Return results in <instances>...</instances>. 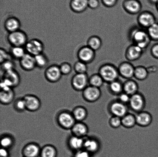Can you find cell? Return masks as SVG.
Here are the masks:
<instances>
[{"label":"cell","instance_id":"cell-34","mask_svg":"<svg viewBox=\"0 0 158 157\" xmlns=\"http://www.w3.org/2000/svg\"><path fill=\"white\" fill-rule=\"evenodd\" d=\"M122 124L128 128L134 127L136 123V117L131 114H127L122 118Z\"/></svg>","mask_w":158,"mask_h":157},{"label":"cell","instance_id":"cell-35","mask_svg":"<svg viewBox=\"0 0 158 157\" xmlns=\"http://www.w3.org/2000/svg\"><path fill=\"white\" fill-rule=\"evenodd\" d=\"M104 82V81L99 74H94L91 75L89 78L90 85L98 88L103 85Z\"/></svg>","mask_w":158,"mask_h":157},{"label":"cell","instance_id":"cell-43","mask_svg":"<svg viewBox=\"0 0 158 157\" xmlns=\"http://www.w3.org/2000/svg\"><path fill=\"white\" fill-rule=\"evenodd\" d=\"M110 124L111 127L117 128L122 124V118L119 117L114 116L110 120Z\"/></svg>","mask_w":158,"mask_h":157},{"label":"cell","instance_id":"cell-4","mask_svg":"<svg viewBox=\"0 0 158 157\" xmlns=\"http://www.w3.org/2000/svg\"><path fill=\"white\" fill-rule=\"evenodd\" d=\"M26 53L34 56L43 53L44 45L43 43L37 38L29 40L24 46Z\"/></svg>","mask_w":158,"mask_h":157},{"label":"cell","instance_id":"cell-5","mask_svg":"<svg viewBox=\"0 0 158 157\" xmlns=\"http://www.w3.org/2000/svg\"><path fill=\"white\" fill-rule=\"evenodd\" d=\"M137 20L140 27L147 30L157 22L154 14L148 11H144L140 12L137 17Z\"/></svg>","mask_w":158,"mask_h":157},{"label":"cell","instance_id":"cell-47","mask_svg":"<svg viewBox=\"0 0 158 157\" xmlns=\"http://www.w3.org/2000/svg\"><path fill=\"white\" fill-rule=\"evenodd\" d=\"M130 98L131 96L125 93L121 94L119 98L120 102L124 104L129 102Z\"/></svg>","mask_w":158,"mask_h":157},{"label":"cell","instance_id":"cell-33","mask_svg":"<svg viewBox=\"0 0 158 157\" xmlns=\"http://www.w3.org/2000/svg\"><path fill=\"white\" fill-rule=\"evenodd\" d=\"M26 53L24 47H12L10 50V53L12 57L16 59H21Z\"/></svg>","mask_w":158,"mask_h":157},{"label":"cell","instance_id":"cell-51","mask_svg":"<svg viewBox=\"0 0 158 157\" xmlns=\"http://www.w3.org/2000/svg\"><path fill=\"white\" fill-rule=\"evenodd\" d=\"M148 2L151 4L156 5L158 2V0H148Z\"/></svg>","mask_w":158,"mask_h":157},{"label":"cell","instance_id":"cell-44","mask_svg":"<svg viewBox=\"0 0 158 157\" xmlns=\"http://www.w3.org/2000/svg\"><path fill=\"white\" fill-rule=\"evenodd\" d=\"M12 57L10 53L8 52L7 51L4 49L1 48L0 49V62L1 64L6 61L11 60L10 58Z\"/></svg>","mask_w":158,"mask_h":157},{"label":"cell","instance_id":"cell-42","mask_svg":"<svg viewBox=\"0 0 158 157\" xmlns=\"http://www.w3.org/2000/svg\"><path fill=\"white\" fill-rule=\"evenodd\" d=\"M1 69L2 70L5 72L14 70L15 69V64L11 60H8L1 63Z\"/></svg>","mask_w":158,"mask_h":157},{"label":"cell","instance_id":"cell-19","mask_svg":"<svg viewBox=\"0 0 158 157\" xmlns=\"http://www.w3.org/2000/svg\"><path fill=\"white\" fill-rule=\"evenodd\" d=\"M41 151V149L38 144L31 143L25 146L23 153L25 157H37L40 154Z\"/></svg>","mask_w":158,"mask_h":157},{"label":"cell","instance_id":"cell-18","mask_svg":"<svg viewBox=\"0 0 158 157\" xmlns=\"http://www.w3.org/2000/svg\"><path fill=\"white\" fill-rule=\"evenodd\" d=\"M111 113L114 116L122 118L127 114V108L125 105L120 101H115L111 104L110 107Z\"/></svg>","mask_w":158,"mask_h":157},{"label":"cell","instance_id":"cell-24","mask_svg":"<svg viewBox=\"0 0 158 157\" xmlns=\"http://www.w3.org/2000/svg\"><path fill=\"white\" fill-rule=\"evenodd\" d=\"M135 117L136 123L142 127L149 125L152 121V117L150 114L147 112H141Z\"/></svg>","mask_w":158,"mask_h":157},{"label":"cell","instance_id":"cell-22","mask_svg":"<svg viewBox=\"0 0 158 157\" xmlns=\"http://www.w3.org/2000/svg\"><path fill=\"white\" fill-rule=\"evenodd\" d=\"M71 131L73 136L84 138L88 133V128L86 124L82 122H76Z\"/></svg>","mask_w":158,"mask_h":157},{"label":"cell","instance_id":"cell-13","mask_svg":"<svg viewBox=\"0 0 158 157\" xmlns=\"http://www.w3.org/2000/svg\"><path fill=\"white\" fill-rule=\"evenodd\" d=\"M25 102L26 110L31 112H36L41 107L39 98L34 95H27L23 98Z\"/></svg>","mask_w":158,"mask_h":157},{"label":"cell","instance_id":"cell-30","mask_svg":"<svg viewBox=\"0 0 158 157\" xmlns=\"http://www.w3.org/2000/svg\"><path fill=\"white\" fill-rule=\"evenodd\" d=\"M148 75V71L142 66H139L135 69L134 77L139 80L146 79Z\"/></svg>","mask_w":158,"mask_h":157},{"label":"cell","instance_id":"cell-7","mask_svg":"<svg viewBox=\"0 0 158 157\" xmlns=\"http://www.w3.org/2000/svg\"><path fill=\"white\" fill-rule=\"evenodd\" d=\"M57 121L60 127L65 130H71L76 122L72 113L67 112H61L58 115Z\"/></svg>","mask_w":158,"mask_h":157},{"label":"cell","instance_id":"cell-6","mask_svg":"<svg viewBox=\"0 0 158 157\" xmlns=\"http://www.w3.org/2000/svg\"><path fill=\"white\" fill-rule=\"evenodd\" d=\"M89 78L87 73H76L72 77L71 84L74 90L83 91L88 87Z\"/></svg>","mask_w":158,"mask_h":157},{"label":"cell","instance_id":"cell-41","mask_svg":"<svg viewBox=\"0 0 158 157\" xmlns=\"http://www.w3.org/2000/svg\"><path fill=\"white\" fill-rule=\"evenodd\" d=\"M59 67L60 71L63 75H68L72 72V66L69 62H64L61 63Z\"/></svg>","mask_w":158,"mask_h":157},{"label":"cell","instance_id":"cell-52","mask_svg":"<svg viewBox=\"0 0 158 157\" xmlns=\"http://www.w3.org/2000/svg\"><path fill=\"white\" fill-rule=\"evenodd\" d=\"M156 9H157V11L158 12V2L157 3V4L156 5Z\"/></svg>","mask_w":158,"mask_h":157},{"label":"cell","instance_id":"cell-49","mask_svg":"<svg viewBox=\"0 0 158 157\" xmlns=\"http://www.w3.org/2000/svg\"><path fill=\"white\" fill-rule=\"evenodd\" d=\"M90 153L86 150H80L77 151L75 157H91Z\"/></svg>","mask_w":158,"mask_h":157},{"label":"cell","instance_id":"cell-16","mask_svg":"<svg viewBox=\"0 0 158 157\" xmlns=\"http://www.w3.org/2000/svg\"><path fill=\"white\" fill-rule=\"evenodd\" d=\"M129 103L131 108L135 111H140L145 106V100L143 97L137 93L131 96Z\"/></svg>","mask_w":158,"mask_h":157},{"label":"cell","instance_id":"cell-21","mask_svg":"<svg viewBox=\"0 0 158 157\" xmlns=\"http://www.w3.org/2000/svg\"><path fill=\"white\" fill-rule=\"evenodd\" d=\"M2 79L10 83L13 88L17 87L20 82V75L15 69L4 72Z\"/></svg>","mask_w":158,"mask_h":157},{"label":"cell","instance_id":"cell-36","mask_svg":"<svg viewBox=\"0 0 158 157\" xmlns=\"http://www.w3.org/2000/svg\"><path fill=\"white\" fill-rule=\"evenodd\" d=\"M147 30L152 41H158V22L155 23Z\"/></svg>","mask_w":158,"mask_h":157},{"label":"cell","instance_id":"cell-45","mask_svg":"<svg viewBox=\"0 0 158 157\" xmlns=\"http://www.w3.org/2000/svg\"><path fill=\"white\" fill-rule=\"evenodd\" d=\"M103 5L108 8L114 7L117 4L118 0H101Z\"/></svg>","mask_w":158,"mask_h":157},{"label":"cell","instance_id":"cell-50","mask_svg":"<svg viewBox=\"0 0 158 157\" xmlns=\"http://www.w3.org/2000/svg\"><path fill=\"white\" fill-rule=\"evenodd\" d=\"M0 156H1V157H8L9 153L7 149L1 147V150H0Z\"/></svg>","mask_w":158,"mask_h":157},{"label":"cell","instance_id":"cell-28","mask_svg":"<svg viewBox=\"0 0 158 157\" xmlns=\"http://www.w3.org/2000/svg\"><path fill=\"white\" fill-rule=\"evenodd\" d=\"M72 114L76 121L82 122V121L86 119L88 113L87 111L84 107L79 106L73 109Z\"/></svg>","mask_w":158,"mask_h":157},{"label":"cell","instance_id":"cell-15","mask_svg":"<svg viewBox=\"0 0 158 157\" xmlns=\"http://www.w3.org/2000/svg\"><path fill=\"white\" fill-rule=\"evenodd\" d=\"M20 65L26 71H31L36 67L35 56L26 53L19 60Z\"/></svg>","mask_w":158,"mask_h":157},{"label":"cell","instance_id":"cell-9","mask_svg":"<svg viewBox=\"0 0 158 157\" xmlns=\"http://www.w3.org/2000/svg\"><path fill=\"white\" fill-rule=\"evenodd\" d=\"M95 55V51L87 45L81 47L77 54L79 61L87 64L94 61Z\"/></svg>","mask_w":158,"mask_h":157},{"label":"cell","instance_id":"cell-37","mask_svg":"<svg viewBox=\"0 0 158 157\" xmlns=\"http://www.w3.org/2000/svg\"><path fill=\"white\" fill-rule=\"evenodd\" d=\"M73 69L76 73H86L88 70L87 64L79 60L74 64Z\"/></svg>","mask_w":158,"mask_h":157},{"label":"cell","instance_id":"cell-12","mask_svg":"<svg viewBox=\"0 0 158 157\" xmlns=\"http://www.w3.org/2000/svg\"><path fill=\"white\" fill-rule=\"evenodd\" d=\"M135 67L129 61H125L119 65L118 70L119 75L128 80L134 77Z\"/></svg>","mask_w":158,"mask_h":157},{"label":"cell","instance_id":"cell-46","mask_svg":"<svg viewBox=\"0 0 158 157\" xmlns=\"http://www.w3.org/2000/svg\"><path fill=\"white\" fill-rule=\"evenodd\" d=\"M88 7L92 9H96L100 6L99 0H88Z\"/></svg>","mask_w":158,"mask_h":157},{"label":"cell","instance_id":"cell-48","mask_svg":"<svg viewBox=\"0 0 158 157\" xmlns=\"http://www.w3.org/2000/svg\"><path fill=\"white\" fill-rule=\"evenodd\" d=\"M151 53L153 57L158 60V43L152 46L151 49Z\"/></svg>","mask_w":158,"mask_h":157},{"label":"cell","instance_id":"cell-53","mask_svg":"<svg viewBox=\"0 0 158 157\" xmlns=\"http://www.w3.org/2000/svg\"></svg>","mask_w":158,"mask_h":157},{"label":"cell","instance_id":"cell-39","mask_svg":"<svg viewBox=\"0 0 158 157\" xmlns=\"http://www.w3.org/2000/svg\"><path fill=\"white\" fill-rule=\"evenodd\" d=\"M13 139L10 136H4L1 138V144L2 147L6 149L10 148L13 145Z\"/></svg>","mask_w":158,"mask_h":157},{"label":"cell","instance_id":"cell-40","mask_svg":"<svg viewBox=\"0 0 158 157\" xmlns=\"http://www.w3.org/2000/svg\"><path fill=\"white\" fill-rule=\"evenodd\" d=\"M14 108L18 112H23L26 110L25 102L23 98H19L17 99L14 103Z\"/></svg>","mask_w":158,"mask_h":157},{"label":"cell","instance_id":"cell-17","mask_svg":"<svg viewBox=\"0 0 158 157\" xmlns=\"http://www.w3.org/2000/svg\"><path fill=\"white\" fill-rule=\"evenodd\" d=\"M4 27L9 33L20 30L21 23L19 20L15 17H10L5 20Z\"/></svg>","mask_w":158,"mask_h":157},{"label":"cell","instance_id":"cell-14","mask_svg":"<svg viewBox=\"0 0 158 157\" xmlns=\"http://www.w3.org/2000/svg\"><path fill=\"white\" fill-rule=\"evenodd\" d=\"M101 91L98 88L89 85L83 91V96L86 101L94 102L100 97Z\"/></svg>","mask_w":158,"mask_h":157},{"label":"cell","instance_id":"cell-2","mask_svg":"<svg viewBox=\"0 0 158 157\" xmlns=\"http://www.w3.org/2000/svg\"><path fill=\"white\" fill-rule=\"evenodd\" d=\"M98 74L104 81L109 83L117 80L119 76L118 68L110 64L102 65L99 69Z\"/></svg>","mask_w":158,"mask_h":157},{"label":"cell","instance_id":"cell-27","mask_svg":"<svg viewBox=\"0 0 158 157\" xmlns=\"http://www.w3.org/2000/svg\"><path fill=\"white\" fill-rule=\"evenodd\" d=\"M83 147L85 150L90 153H95L98 150V143L95 139L92 138H87L84 139Z\"/></svg>","mask_w":158,"mask_h":157},{"label":"cell","instance_id":"cell-32","mask_svg":"<svg viewBox=\"0 0 158 157\" xmlns=\"http://www.w3.org/2000/svg\"><path fill=\"white\" fill-rule=\"evenodd\" d=\"M40 155L41 157H56L57 155L56 148L52 145H46L41 149Z\"/></svg>","mask_w":158,"mask_h":157},{"label":"cell","instance_id":"cell-25","mask_svg":"<svg viewBox=\"0 0 158 157\" xmlns=\"http://www.w3.org/2000/svg\"><path fill=\"white\" fill-rule=\"evenodd\" d=\"M84 139L83 138L73 135L69 138V147L73 150L78 151L81 150L83 147Z\"/></svg>","mask_w":158,"mask_h":157},{"label":"cell","instance_id":"cell-29","mask_svg":"<svg viewBox=\"0 0 158 157\" xmlns=\"http://www.w3.org/2000/svg\"><path fill=\"white\" fill-rule=\"evenodd\" d=\"M102 45V40L98 36L93 35L89 37L87 42V45L94 51L99 50Z\"/></svg>","mask_w":158,"mask_h":157},{"label":"cell","instance_id":"cell-26","mask_svg":"<svg viewBox=\"0 0 158 157\" xmlns=\"http://www.w3.org/2000/svg\"><path fill=\"white\" fill-rule=\"evenodd\" d=\"M138 86L136 81L129 79L123 85V90L125 93L130 96H131L137 93Z\"/></svg>","mask_w":158,"mask_h":157},{"label":"cell","instance_id":"cell-31","mask_svg":"<svg viewBox=\"0 0 158 157\" xmlns=\"http://www.w3.org/2000/svg\"><path fill=\"white\" fill-rule=\"evenodd\" d=\"M36 67L43 69L47 67L49 64V60L46 55L44 53L35 56Z\"/></svg>","mask_w":158,"mask_h":157},{"label":"cell","instance_id":"cell-10","mask_svg":"<svg viewBox=\"0 0 158 157\" xmlns=\"http://www.w3.org/2000/svg\"><path fill=\"white\" fill-rule=\"evenodd\" d=\"M122 7L127 13L131 15L140 13L142 9V4L139 0H124Z\"/></svg>","mask_w":158,"mask_h":157},{"label":"cell","instance_id":"cell-20","mask_svg":"<svg viewBox=\"0 0 158 157\" xmlns=\"http://www.w3.org/2000/svg\"><path fill=\"white\" fill-rule=\"evenodd\" d=\"M88 0H71L69 7L76 13H83L87 9Z\"/></svg>","mask_w":158,"mask_h":157},{"label":"cell","instance_id":"cell-1","mask_svg":"<svg viewBox=\"0 0 158 157\" xmlns=\"http://www.w3.org/2000/svg\"><path fill=\"white\" fill-rule=\"evenodd\" d=\"M129 34L130 39L133 44L138 46L144 51L149 46L152 41L147 30L141 27L133 28Z\"/></svg>","mask_w":158,"mask_h":157},{"label":"cell","instance_id":"cell-8","mask_svg":"<svg viewBox=\"0 0 158 157\" xmlns=\"http://www.w3.org/2000/svg\"><path fill=\"white\" fill-rule=\"evenodd\" d=\"M45 78L49 82H58L61 78L62 74L59 66L53 64L48 67L44 71Z\"/></svg>","mask_w":158,"mask_h":157},{"label":"cell","instance_id":"cell-11","mask_svg":"<svg viewBox=\"0 0 158 157\" xmlns=\"http://www.w3.org/2000/svg\"><path fill=\"white\" fill-rule=\"evenodd\" d=\"M144 51L138 46L132 44L127 49L125 53V58L128 61H137L142 57Z\"/></svg>","mask_w":158,"mask_h":157},{"label":"cell","instance_id":"cell-23","mask_svg":"<svg viewBox=\"0 0 158 157\" xmlns=\"http://www.w3.org/2000/svg\"><path fill=\"white\" fill-rule=\"evenodd\" d=\"M15 93L12 88L1 90L0 101L2 104L7 105L11 103L15 98Z\"/></svg>","mask_w":158,"mask_h":157},{"label":"cell","instance_id":"cell-38","mask_svg":"<svg viewBox=\"0 0 158 157\" xmlns=\"http://www.w3.org/2000/svg\"><path fill=\"white\" fill-rule=\"evenodd\" d=\"M110 88L111 91L114 93H120L123 90V85L121 83L116 80L110 83Z\"/></svg>","mask_w":158,"mask_h":157},{"label":"cell","instance_id":"cell-3","mask_svg":"<svg viewBox=\"0 0 158 157\" xmlns=\"http://www.w3.org/2000/svg\"><path fill=\"white\" fill-rule=\"evenodd\" d=\"M7 38L12 47H24L29 41L27 35L21 30L9 33Z\"/></svg>","mask_w":158,"mask_h":157}]
</instances>
